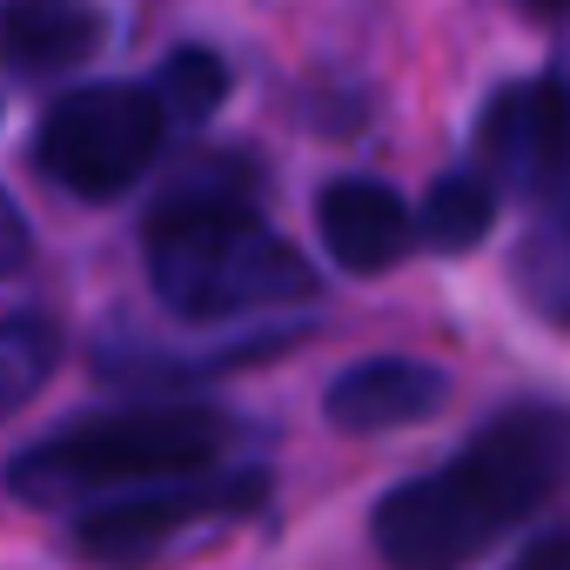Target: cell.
I'll use <instances>...</instances> for the list:
<instances>
[{"instance_id": "1", "label": "cell", "mask_w": 570, "mask_h": 570, "mask_svg": "<svg viewBox=\"0 0 570 570\" xmlns=\"http://www.w3.org/2000/svg\"><path fill=\"white\" fill-rule=\"evenodd\" d=\"M570 483V410L517 403L483 423L450 463L396 483L376 503V550L396 570H450L517 530Z\"/></svg>"}, {"instance_id": "2", "label": "cell", "mask_w": 570, "mask_h": 570, "mask_svg": "<svg viewBox=\"0 0 570 570\" xmlns=\"http://www.w3.org/2000/svg\"><path fill=\"white\" fill-rule=\"evenodd\" d=\"M148 275H155V296L188 323L282 309L316 289L309 262L242 195H222V188L161 202V215L148 222Z\"/></svg>"}, {"instance_id": "3", "label": "cell", "mask_w": 570, "mask_h": 570, "mask_svg": "<svg viewBox=\"0 0 570 570\" xmlns=\"http://www.w3.org/2000/svg\"><path fill=\"white\" fill-rule=\"evenodd\" d=\"M222 443H228V423L208 410H181V403L108 410V416L68 423V430L41 436L35 450H21L8 463V490L21 503H88V497L108 503V497L148 490V483L215 470Z\"/></svg>"}, {"instance_id": "4", "label": "cell", "mask_w": 570, "mask_h": 570, "mask_svg": "<svg viewBox=\"0 0 570 570\" xmlns=\"http://www.w3.org/2000/svg\"><path fill=\"white\" fill-rule=\"evenodd\" d=\"M255 503H262V470H202V476L148 483V490L81 510L75 550L101 570H148V563H168L175 550L228 530Z\"/></svg>"}, {"instance_id": "5", "label": "cell", "mask_w": 570, "mask_h": 570, "mask_svg": "<svg viewBox=\"0 0 570 570\" xmlns=\"http://www.w3.org/2000/svg\"><path fill=\"white\" fill-rule=\"evenodd\" d=\"M161 135H168V108L155 101V88L101 81V88H75L48 108L35 155L68 195L108 202L148 175V161L161 155Z\"/></svg>"}, {"instance_id": "6", "label": "cell", "mask_w": 570, "mask_h": 570, "mask_svg": "<svg viewBox=\"0 0 570 570\" xmlns=\"http://www.w3.org/2000/svg\"><path fill=\"white\" fill-rule=\"evenodd\" d=\"M476 161L497 188L550 202L570 181V88L563 81H517L483 108Z\"/></svg>"}, {"instance_id": "7", "label": "cell", "mask_w": 570, "mask_h": 570, "mask_svg": "<svg viewBox=\"0 0 570 570\" xmlns=\"http://www.w3.org/2000/svg\"><path fill=\"white\" fill-rule=\"evenodd\" d=\"M316 228H323V248L336 255V268H350V275H383L410 255V242H423L416 215L383 181H330L316 202Z\"/></svg>"}, {"instance_id": "8", "label": "cell", "mask_w": 570, "mask_h": 570, "mask_svg": "<svg viewBox=\"0 0 570 570\" xmlns=\"http://www.w3.org/2000/svg\"><path fill=\"white\" fill-rule=\"evenodd\" d=\"M450 396L443 370L416 363V356H370V363H350L330 396H323V416L350 436H376V430H403V423H423L436 403Z\"/></svg>"}, {"instance_id": "9", "label": "cell", "mask_w": 570, "mask_h": 570, "mask_svg": "<svg viewBox=\"0 0 570 570\" xmlns=\"http://www.w3.org/2000/svg\"><path fill=\"white\" fill-rule=\"evenodd\" d=\"M108 41L95 0H0V68L68 75Z\"/></svg>"}, {"instance_id": "10", "label": "cell", "mask_w": 570, "mask_h": 570, "mask_svg": "<svg viewBox=\"0 0 570 570\" xmlns=\"http://www.w3.org/2000/svg\"><path fill=\"white\" fill-rule=\"evenodd\" d=\"M537 208L543 215H537V228L517 248V289L550 323H570V181L550 202H537Z\"/></svg>"}, {"instance_id": "11", "label": "cell", "mask_w": 570, "mask_h": 570, "mask_svg": "<svg viewBox=\"0 0 570 570\" xmlns=\"http://www.w3.org/2000/svg\"><path fill=\"white\" fill-rule=\"evenodd\" d=\"M490 215H497V181L490 175H443L416 215V235L443 255H463L490 235Z\"/></svg>"}, {"instance_id": "12", "label": "cell", "mask_w": 570, "mask_h": 570, "mask_svg": "<svg viewBox=\"0 0 570 570\" xmlns=\"http://www.w3.org/2000/svg\"><path fill=\"white\" fill-rule=\"evenodd\" d=\"M61 363V336L41 316H0V416H14L21 403H35V390L55 376Z\"/></svg>"}, {"instance_id": "13", "label": "cell", "mask_w": 570, "mask_h": 570, "mask_svg": "<svg viewBox=\"0 0 570 570\" xmlns=\"http://www.w3.org/2000/svg\"><path fill=\"white\" fill-rule=\"evenodd\" d=\"M222 95H228V68L208 48H181L155 75V101L168 108V121H208L222 108Z\"/></svg>"}, {"instance_id": "14", "label": "cell", "mask_w": 570, "mask_h": 570, "mask_svg": "<svg viewBox=\"0 0 570 570\" xmlns=\"http://www.w3.org/2000/svg\"><path fill=\"white\" fill-rule=\"evenodd\" d=\"M510 570H570V530H557V537H537Z\"/></svg>"}, {"instance_id": "15", "label": "cell", "mask_w": 570, "mask_h": 570, "mask_svg": "<svg viewBox=\"0 0 570 570\" xmlns=\"http://www.w3.org/2000/svg\"><path fill=\"white\" fill-rule=\"evenodd\" d=\"M537 8H563V0H537Z\"/></svg>"}]
</instances>
